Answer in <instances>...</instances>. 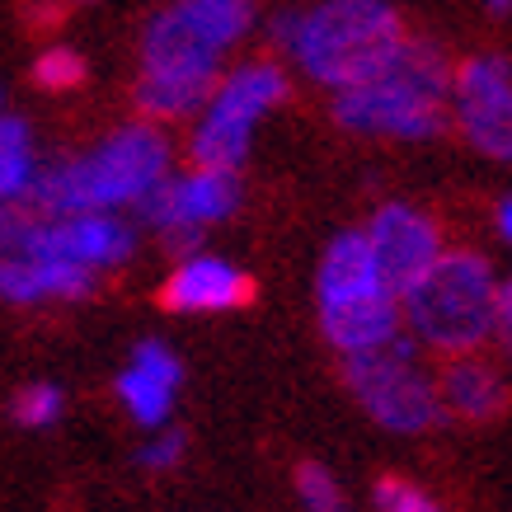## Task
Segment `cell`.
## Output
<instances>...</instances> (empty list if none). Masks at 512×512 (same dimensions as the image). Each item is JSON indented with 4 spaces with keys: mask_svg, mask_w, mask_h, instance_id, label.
Here are the masks:
<instances>
[{
    "mask_svg": "<svg viewBox=\"0 0 512 512\" xmlns=\"http://www.w3.org/2000/svg\"><path fill=\"white\" fill-rule=\"evenodd\" d=\"M484 5H489L494 15H508V10H512V0H484Z\"/></svg>",
    "mask_w": 512,
    "mask_h": 512,
    "instance_id": "cell-26",
    "label": "cell"
},
{
    "mask_svg": "<svg viewBox=\"0 0 512 512\" xmlns=\"http://www.w3.org/2000/svg\"><path fill=\"white\" fill-rule=\"evenodd\" d=\"M179 386H184V362L160 339H141L132 348V362L118 372V400L141 428H165Z\"/></svg>",
    "mask_w": 512,
    "mask_h": 512,
    "instance_id": "cell-15",
    "label": "cell"
},
{
    "mask_svg": "<svg viewBox=\"0 0 512 512\" xmlns=\"http://www.w3.org/2000/svg\"><path fill=\"white\" fill-rule=\"evenodd\" d=\"M235 207H240V179L231 170L193 165L188 174H165L156 193L137 207V217L165 235V245L184 259V249L198 245V235L212 221H226Z\"/></svg>",
    "mask_w": 512,
    "mask_h": 512,
    "instance_id": "cell-9",
    "label": "cell"
},
{
    "mask_svg": "<svg viewBox=\"0 0 512 512\" xmlns=\"http://www.w3.org/2000/svg\"><path fill=\"white\" fill-rule=\"evenodd\" d=\"M99 273L52 254H33V249H15L0 254V301L5 306H43V301H80L94 292Z\"/></svg>",
    "mask_w": 512,
    "mask_h": 512,
    "instance_id": "cell-14",
    "label": "cell"
},
{
    "mask_svg": "<svg viewBox=\"0 0 512 512\" xmlns=\"http://www.w3.org/2000/svg\"><path fill=\"white\" fill-rule=\"evenodd\" d=\"M33 226V202H0V254H15Z\"/></svg>",
    "mask_w": 512,
    "mask_h": 512,
    "instance_id": "cell-23",
    "label": "cell"
},
{
    "mask_svg": "<svg viewBox=\"0 0 512 512\" xmlns=\"http://www.w3.org/2000/svg\"><path fill=\"white\" fill-rule=\"evenodd\" d=\"M0 104H5V90H0Z\"/></svg>",
    "mask_w": 512,
    "mask_h": 512,
    "instance_id": "cell-27",
    "label": "cell"
},
{
    "mask_svg": "<svg viewBox=\"0 0 512 512\" xmlns=\"http://www.w3.org/2000/svg\"><path fill=\"white\" fill-rule=\"evenodd\" d=\"M367 231V245H372L376 264H381V278L390 282V292L404 296L414 282L433 268V259L442 254V231L437 221L409 202H386L376 207L372 221L362 226Z\"/></svg>",
    "mask_w": 512,
    "mask_h": 512,
    "instance_id": "cell-12",
    "label": "cell"
},
{
    "mask_svg": "<svg viewBox=\"0 0 512 512\" xmlns=\"http://www.w3.org/2000/svg\"><path fill=\"white\" fill-rule=\"evenodd\" d=\"M156 437H146V447L137 451V461L146 470H174L179 461H184L188 451V437L179 433V428H151Z\"/></svg>",
    "mask_w": 512,
    "mask_h": 512,
    "instance_id": "cell-22",
    "label": "cell"
},
{
    "mask_svg": "<svg viewBox=\"0 0 512 512\" xmlns=\"http://www.w3.org/2000/svg\"><path fill=\"white\" fill-rule=\"evenodd\" d=\"M221 57L226 47L207 29H198L179 0L165 5L141 29V76L132 90L137 109L156 123L202 113L221 80Z\"/></svg>",
    "mask_w": 512,
    "mask_h": 512,
    "instance_id": "cell-5",
    "label": "cell"
},
{
    "mask_svg": "<svg viewBox=\"0 0 512 512\" xmlns=\"http://www.w3.org/2000/svg\"><path fill=\"white\" fill-rule=\"evenodd\" d=\"M170 174V141L151 118L127 123L94 151L38 170L29 202L38 212H137Z\"/></svg>",
    "mask_w": 512,
    "mask_h": 512,
    "instance_id": "cell-2",
    "label": "cell"
},
{
    "mask_svg": "<svg viewBox=\"0 0 512 512\" xmlns=\"http://www.w3.org/2000/svg\"><path fill=\"white\" fill-rule=\"evenodd\" d=\"M273 38L311 80L348 90L376 76L409 33L390 0H320L306 15H282Z\"/></svg>",
    "mask_w": 512,
    "mask_h": 512,
    "instance_id": "cell-3",
    "label": "cell"
},
{
    "mask_svg": "<svg viewBox=\"0 0 512 512\" xmlns=\"http://www.w3.org/2000/svg\"><path fill=\"white\" fill-rule=\"evenodd\" d=\"M343 381L353 390V400L362 404V414L386 433L414 437L447 419L437 376L419 362V339H409V334H390L376 348L343 353Z\"/></svg>",
    "mask_w": 512,
    "mask_h": 512,
    "instance_id": "cell-7",
    "label": "cell"
},
{
    "mask_svg": "<svg viewBox=\"0 0 512 512\" xmlns=\"http://www.w3.org/2000/svg\"><path fill=\"white\" fill-rule=\"evenodd\" d=\"M372 503L376 512H447L423 484L404 480V475H381L372 489Z\"/></svg>",
    "mask_w": 512,
    "mask_h": 512,
    "instance_id": "cell-21",
    "label": "cell"
},
{
    "mask_svg": "<svg viewBox=\"0 0 512 512\" xmlns=\"http://www.w3.org/2000/svg\"><path fill=\"white\" fill-rule=\"evenodd\" d=\"M409 334L442 357L475 353L494 339L498 278L475 249H442L433 268L400 296Z\"/></svg>",
    "mask_w": 512,
    "mask_h": 512,
    "instance_id": "cell-4",
    "label": "cell"
},
{
    "mask_svg": "<svg viewBox=\"0 0 512 512\" xmlns=\"http://www.w3.org/2000/svg\"><path fill=\"white\" fill-rule=\"evenodd\" d=\"M494 221H498V235L512 245V198H503L498 202V212H494Z\"/></svg>",
    "mask_w": 512,
    "mask_h": 512,
    "instance_id": "cell-25",
    "label": "cell"
},
{
    "mask_svg": "<svg viewBox=\"0 0 512 512\" xmlns=\"http://www.w3.org/2000/svg\"><path fill=\"white\" fill-rule=\"evenodd\" d=\"M292 480H296V498H301L306 512H353L343 484L334 480V470H325L320 461H301Z\"/></svg>",
    "mask_w": 512,
    "mask_h": 512,
    "instance_id": "cell-18",
    "label": "cell"
},
{
    "mask_svg": "<svg viewBox=\"0 0 512 512\" xmlns=\"http://www.w3.org/2000/svg\"><path fill=\"white\" fill-rule=\"evenodd\" d=\"M494 334L503 343V353L512 357V278L498 282V315H494Z\"/></svg>",
    "mask_w": 512,
    "mask_h": 512,
    "instance_id": "cell-24",
    "label": "cell"
},
{
    "mask_svg": "<svg viewBox=\"0 0 512 512\" xmlns=\"http://www.w3.org/2000/svg\"><path fill=\"white\" fill-rule=\"evenodd\" d=\"M315 296H320V329L339 353H362L400 334V296L381 278L367 231H343L329 240Z\"/></svg>",
    "mask_w": 512,
    "mask_h": 512,
    "instance_id": "cell-6",
    "label": "cell"
},
{
    "mask_svg": "<svg viewBox=\"0 0 512 512\" xmlns=\"http://www.w3.org/2000/svg\"><path fill=\"white\" fill-rule=\"evenodd\" d=\"M437 395H442V414L461 423H489L498 419L512 400V386L503 367L475 348V353H456L442 362L437 372Z\"/></svg>",
    "mask_w": 512,
    "mask_h": 512,
    "instance_id": "cell-16",
    "label": "cell"
},
{
    "mask_svg": "<svg viewBox=\"0 0 512 512\" xmlns=\"http://www.w3.org/2000/svg\"><path fill=\"white\" fill-rule=\"evenodd\" d=\"M38 179V156H33V132L24 118L0 113V202H24Z\"/></svg>",
    "mask_w": 512,
    "mask_h": 512,
    "instance_id": "cell-17",
    "label": "cell"
},
{
    "mask_svg": "<svg viewBox=\"0 0 512 512\" xmlns=\"http://www.w3.org/2000/svg\"><path fill=\"white\" fill-rule=\"evenodd\" d=\"M62 409H66V395H62V386H52V381L19 386L15 404H10V414H15L19 428H52V423L62 419Z\"/></svg>",
    "mask_w": 512,
    "mask_h": 512,
    "instance_id": "cell-19",
    "label": "cell"
},
{
    "mask_svg": "<svg viewBox=\"0 0 512 512\" xmlns=\"http://www.w3.org/2000/svg\"><path fill=\"white\" fill-rule=\"evenodd\" d=\"M282 99H287V76H282L278 62H245L235 66L231 76H221L212 99L202 104L193 141H188L193 165L240 174V165L249 160L254 127L264 123Z\"/></svg>",
    "mask_w": 512,
    "mask_h": 512,
    "instance_id": "cell-8",
    "label": "cell"
},
{
    "mask_svg": "<svg viewBox=\"0 0 512 512\" xmlns=\"http://www.w3.org/2000/svg\"><path fill=\"white\" fill-rule=\"evenodd\" d=\"M451 123L470 151L512 160V62L466 57L451 71Z\"/></svg>",
    "mask_w": 512,
    "mask_h": 512,
    "instance_id": "cell-10",
    "label": "cell"
},
{
    "mask_svg": "<svg viewBox=\"0 0 512 512\" xmlns=\"http://www.w3.org/2000/svg\"><path fill=\"white\" fill-rule=\"evenodd\" d=\"M334 123L362 137L428 141L451 123V66L428 38H404L376 76L334 90Z\"/></svg>",
    "mask_w": 512,
    "mask_h": 512,
    "instance_id": "cell-1",
    "label": "cell"
},
{
    "mask_svg": "<svg viewBox=\"0 0 512 512\" xmlns=\"http://www.w3.org/2000/svg\"><path fill=\"white\" fill-rule=\"evenodd\" d=\"M254 296V278L217 254H184L160 287V306L174 315H217L240 311Z\"/></svg>",
    "mask_w": 512,
    "mask_h": 512,
    "instance_id": "cell-13",
    "label": "cell"
},
{
    "mask_svg": "<svg viewBox=\"0 0 512 512\" xmlns=\"http://www.w3.org/2000/svg\"><path fill=\"white\" fill-rule=\"evenodd\" d=\"M19 249L52 254V259L80 264L90 273H104V268H123L132 259L137 231L118 212H38L33 207V226Z\"/></svg>",
    "mask_w": 512,
    "mask_h": 512,
    "instance_id": "cell-11",
    "label": "cell"
},
{
    "mask_svg": "<svg viewBox=\"0 0 512 512\" xmlns=\"http://www.w3.org/2000/svg\"><path fill=\"white\" fill-rule=\"evenodd\" d=\"M85 76H90V66H85V57L76 47H47L33 62V85H43L52 94L76 90V85H85Z\"/></svg>",
    "mask_w": 512,
    "mask_h": 512,
    "instance_id": "cell-20",
    "label": "cell"
}]
</instances>
